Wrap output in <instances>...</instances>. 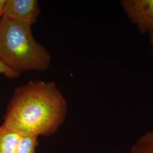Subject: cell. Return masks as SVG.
Returning <instances> with one entry per match:
<instances>
[{"label":"cell","instance_id":"2","mask_svg":"<svg viewBox=\"0 0 153 153\" xmlns=\"http://www.w3.org/2000/svg\"><path fill=\"white\" fill-rule=\"evenodd\" d=\"M0 59L18 71H44L51 64L48 51L36 41L31 26L2 16L0 19Z\"/></svg>","mask_w":153,"mask_h":153},{"label":"cell","instance_id":"6","mask_svg":"<svg viewBox=\"0 0 153 153\" xmlns=\"http://www.w3.org/2000/svg\"><path fill=\"white\" fill-rule=\"evenodd\" d=\"M130 153H153V131L140 137L131 146Z\"/></svg>","mask_w":153,"mask_h":153},{"label":"cell","instance_id":"7","mask_svg":"<svg viewBox=\"0 0 153 153\" xmlns=\"http://www.w3.org/2000/svg\"><path fill=\"white\" fill-rule=\"evenodd\" d=\"M38 138L33 136H22L16 153H37Z\"/></svg>","mask_w":153,"mask_h":153},{"label":"cell","instance_id":"4","mask_svg":"<svg viewBox=\"0 0 153 153\" xmlns=\"http://www.w3.org/2000/svg\"><path fill=\"white\" fill-rule=\"evenodd\" d=\"M39 13L36 0H6L2 16L32 26Z\"/></svg>","mask_w":153,"mask_h":153},{"label":"cell","instance_id":"1","mask_svg":"<svg viewBox=\"0 0 153 153\" xmlns=\"http://www.w3.org/2000/svg\"><path fill=\"white\" fill-rule=\"evenodd\" d=\"M67 112V102L55 82L30 81L15 89L2 126L22 136H49L63 124Z\"/></svg>","mask_w":153,"mask_h":153},{"label":"cell","instance_id":"9","mask_svg":"<svg viewBox=\"0 0 153 153\" xmlns=\"http://www.w3.org/2000/svg\"><path fill=\"white\" fill-rule=\"evenodd\" d=\"M6 0H0V16H2Z\"/></svg>","mask_w":153,"mask_h":153},{"label":"cell","instance_id":"5","mask_svg":"<svg viewBox=\"0 0 153 153\" xmlns=\"http://www.w3.org/2000/svg\"><path fill=\"white\" fill-rule=\"evenodd\" d=\"M22 136L5 126H0V153H16Z\"/></svg>","mask_w":153,"mask_h":153},{"label":"cell","instance_id":"10","mask_svg":"<svg viewBox=\"0 0 153 153\" xmlns=\"http://www.w3.org/2000/svg\"><path fill=\"white\" fill-rule=\"evenodd\" d=\"M150 34V43L152 45V53L153 55V30L151 32L149 33Z\"/></svg>","mask_w":153,"mask_h":153},{"label":"cell","instance_id":"3","mask_svg":"<svg viewBox=\"0 0 153 153\" xmlns=\"http://www.w3.org/2000/svg\"><path fill=\"white\" fill-rule=\"evenodd\" d=\"M121 5L129 21L141 33L153 30V0H123Z\"/></svg>","mask_w":153,"mask_h":153},{"label":"cell","instance_id":"8","mask_svg":"<svg viewBox=\"0 0 153 153\" xmlns=\"http://www.w3.org/2000/svg\"><path fill=\"white\" fill-rule=\"evenodd\" d=\"M0 73L3 74L5 76L10 79H14L19 76L21 74L20 72L16 71L8 66L1 60L0 59Z\"/></svg>","mask_w":153,"mask_h":153}]
</instances>
